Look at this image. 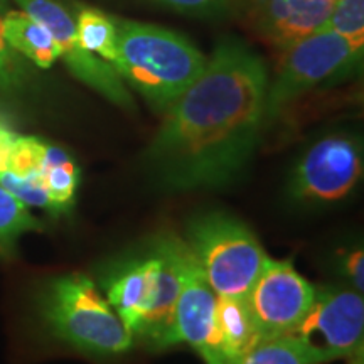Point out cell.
I'll list each match as a JSON object with an SVG mask.
<instances>
[{
    "mask_svg": "<svg viewBox=\"0 0 364 364\" xmlns=\"http://www.w3.org/2000/svg\"><path fill=\"white\" fill-rule=\"evenodd\" d=\"M267 88L263 59L240 39H221L199 78L164 112L147 150L157 176L174 189L235 179L267 124Z\"/></svg>",
    "mask_w": 364,
    "mask_h": 364,
    "instance_id": "1",
    "label": "cell"
},
{
    "mask_svg": "<svg viewBox=\"0 0 364 364\" xmlns=\"http://www.w3.org/2000/svg\"><path fill=\"white\" fill-rule=\"evenodd\" d=\"M184 241L172 236L159 240L142 260L132 262L108 282L107 300L132 339L150 349L177 344L174 314L181 290Z\"/></svg>",
    "mask_w": 364,
    "mask_h": 364,
    "instance_id": "2",
    "label": "cell"
},
{
    "mask_svg": "<svg viewBox=\"0 0 364 364\" xmlns=\"http://www.w3.org/2000/svg\"><path fill=\"white\" fill-rule=\"evenodd\" d=\"M120 78L162 113L199 78L208 58L188 38L161 26L115 19Z\"/></svg>",
    "mask_w": 364,
    "mask_h": 364,
    "instance_id": "3",
    "label": "cell"
},
{
    "mask_svg": "<svg viewBox=\"0 0 364 364\" xmlns=\"http://www.w3.org/2000/svg\"><path fill=\"white\" fill-rule=\"evenodd\" d=\"M41 321L58 343L86 356L112 358L134 346L129 329L83 273H68L44 285L38 300Z\"/></svg>",
    "mask_w": 364,
    "mask_h": 364,
    "instance_id": "4",
    "label": "cell"
},
{
    "mask_svg": "<svg viewBox=\"0 0 364 364\" xmlns=\"http://www.w3.org/2000/svg\"><path fill=\"white\" fill-rule=\"evenodd\" d=\"M80 169L66 150L0 120V186L26 206L59 216L75 204Z\"/></svg>",
    "mask_w": 364,
    "mask_h": 364,
    "instance_id": "5",
    "label": "cell"
},
{
    "mask_svg": "<svg viewBox=\"0 0 364 364\" xmlns=\"http://www.w3.org/2000/svg\"><path fill=\"white\" fill-rule=\"evenodd\" d=\"M186 243L218 297L247 299L270 258L247 225L221 213L196 220Z\"/></svg>",
    "mask_w": 364,
    "mask_h": 364,
    "instance_id": "6",
    "label": "cell"
},
{
    "mask_svg": "<svg viewBox=\"0 0 364 364\" xmlns=\"http://www.w3.org/2000/svg\"><path fill=\"white\" fill-rule=\"evenodd\" d=\"M363 51L329 27L284 49L275 78L268 80L267 124L309 91L356 70L363 61Z\"/></svg>",
    "mask_w": 364,
    "mask_h": 364,
    "instance_id": "7",
    "label": "cell"
},
{
    "mask_svg": "<svg viewBox=\"0 0 364 364\" xmlns=\"http://www.w3.org/2000/svg\"><path fill=\"white\" fill-rule=\"evenodd\" d=\"M317 364H363L364 302L351 290L317 289L311 309L290 332Z\"/></svg>",
    "mask_w": 364,
    "mask_h": 364,
    "instance_id": "8",
    "label": "cell"
},
{
    "mask_svg": "<svg viewBox=\"0 0 364 364\" xmlns=\"http://www.w3.org/2000/svg\"><path fill=\"white\" fill-rule=\"evenodd\" d=\"M363 152L356 136L331 134L306 150L295 166L290 193L302 201L344 199L361 179Z\"/></svg>",
    "mask_w": 364,
    "mask_h": 364,
    "instance_id": "9",
    "label": "cell"
},
{
    "mask_svg": "<svg viewBox=\"0 0 364 364\" xmlns=\"http://www.w3.org/2000/svg\"><path fill=\"white\" fill-rule=\"evenodd\" d=\"M16 2L27 16L41 22L53 34L61 51L59 58L66 63L76 78L117 107L134 110L135 102L125 86V81L120 78L110 63L81 48L76 36V19L59 0H16Z\"/></svg>",
    "mask_w": 364,
    "mask_h": 364,
    "instance_id": "10",
    "label": "cell"
},
{
    "mask_svg": "<svg viewBox=\"0 0 364 364\" xmlns=\"http://www.w3.org/2000/svg\"><path fill=\"white\" fill-rule=\"evenodd\" d=\"M316 290L292 263L268 258L247 297L262 339L289 336L306 317L316 299Z\"/></svg>",
    "mask_w": 364,
    "mask_h": 364,
    "instance_id": "11",
    "label": "cell"
},
{
    "mask_svg": "<svg viewBox=\"0 0 364 364\" xmlns=\"http://www.w3.org/2000/svg\"><path fill=\"white\" fill-rule=\"evenodd\" d=\"M174 331L177 344L188 343L206 364H230L218 331L216 294L204 279L188 243L182 252Z\"/></svg>",
    "mask_w": 364,
    "mask_h": 364,
    "instance_id": "12",
    "label": "cell"
},
{
    "mask_svg": "<svg viewBox=\"0 0 364 364\" xmlns=\"http://www.w3.org/2000/svg\"><path fill=\"white\" fill-rule=\"evenodd\" d=\"M336 0H238L236 12L272 48L284 49L326 29Z\"/></svg>",
    "mask_w": 364,
    "mask_h": 364,
    "instance_id": "13",
    "label": "cell"
},
{
    "mask_svg": "<svg viewBox=\"0 0 364 364\" xmlns=\"http://www.w3.org/2000/svg\"><path fill=\"white\" fill-rule=\"evenodd\" d=\"M4 38L17 54L48 70L61 56L59 46L46 27L27 14L9 11L4 17Z\"/></svg>",
    "mask_w": 364,
    "mask_h": 364,
    "instance_id": "14",
    "label": "cell"
},
{
    "mask_svg": "<svg viewBox=\"0 0 364 364\" xmlns=\"http://www.w3.org/2000/svg\"><path fill=\"white\" fill-rule=\"evenodd\" d=\"M216 322L223 349L230 364L238 363L245 354L263 341L255 326L247 299L216 295Z\"/></svg>",
    "mask_w": 364,
    "mask_h": 364,
    "instance_id": "15",
    "label": "cell"
},
{
    "mask_svg": "<svg viewBox=\"0 0 364 364\" xmlns=\"http://www.w3.org/2000/svg\"><path fill=\"white\" fill-rule=\"evenodd\" d=\"M76 36L81 48L113 65L117 58L115 17L98 9L83 7L76 16Z\"/></svg>",
    "mask_w": 364,
    "mask_h": 364,
    "instance_id": "16",
    "label": "cell"
},
{
    "mask_svg": "<svg viewBox=\"0 0 364 364\" xmlns=\"http://www.w3.org/2000/svg\"><path fill=\"white\" fill-rule=\"evenodd\" d=\"M39 230L43 226L31 208L0 186V255H12L22 236Z\"/></svg>",
    "mask_w": 364,
    "mask_h": 364,
    "instance_id": "17",
    "label": "cell"
},
{
    "mask_svg": "<svg viewBox=\"0 0 364 364\" xmlns=\"http://www.w3.org/2000/svg\"><path fill=\"white\" fill-rule=\"evenodd\" d=\"M236 364H317L292 336L263 339Z\"/></svg>",
    "mask_w": 364,
    "mask_h": 364,
    "instance_id": "18",
    "label": "cell"
},
{
    "mask_svg": "<svg viewBox=\"0 0 364 364\" xmlns=\"http://www.w3.org/2000/svg\"><path fill=\"white\" fill-rule=\"evenodd\" d=\"M327 27L364 49V0H336Z\"/></svg>",
    "mask_w": 364,
    "mask_h": 364,
    "instance_id": "19",
    "label": "cell"
},
{
    "mask_svg": "<svg viewBox=\"0 0 364 364\" xmlns=\"http://www.w3.org/2000/svg\"><path fill=\"white\" fill-rule=\"evenodd\" d=\"M7 12V0H0V97H9L21 90L26 81V65L4 38V17Z\"/></svg>",
    "mask_w": 364,
    "mask_h": 364,
    "instance_id": "20",
    "label": "cell"
},
{
    "mask_svg": "<svg viewBox=\"0 0 364 364\" xmlns=\"http://www.w3.org/2000/svg\"><path fill=\"white\" fill-rule=\"evenodd\" d=\"M154 6L169 9L181 16L204 21H220L236 12L238 0H147Z\"/></svg>",
    "mask_w": 364,
    "mask_h": 364,
    "instance_id": "21",
    "label": "cell"
},
{
    "mask_svg": "<svg viewBox=\"0 0 364 364\" xmlns=\"http://www.w3.org/2000/svg\"><path fill=\"white\" fill-rule=\"evenodd\" d=\"M346 275L353 282L359 294L364 290V255L363 250H354L351 255H348L344 260Z\"/></svg>",
    "mask_w": 364,
    "mask_h": 364,
    "instance_id": "22",
    "label": "cell"
}]
</instances>
